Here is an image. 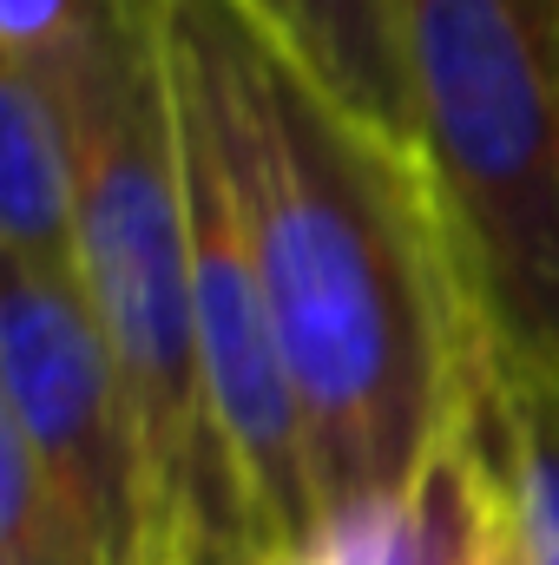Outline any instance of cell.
<instances>
[{
  "mask_svg": "<svg viewBox=\"0 0 559 565\" xmlns=\"http://www.w3.org/2000/svg\"><path fill=\"white\" fill-rule=\"evenodd\" d=\"M231 158L323 533L395 500L494 375L415 158L349 119L238 0H151Z\"/></svg>",
  "mask_w": 559,
  "mask_h": 565,
  "instance_id": "1",
  "label": "cell"
},
{
  "mask_svg": "<svg viewBox=\"0 0 559 565\" xmlns=\"http://www.w3.org/2000/svg\"><path fill=\"white\" fill-rule=\"evenodd\" d=\"M53 86L66 93L80 139L73 282L139 422L165 565L191 540H251L204 408L178 113L151 0H139V13Z\"/></svg>",
  "mask_w": 559,
  "mask_h": 565,
  "instance_id": "2",
  "label": "cell"
},
{
  "mask_svg": "<svg viewBox=\"0 0 559 565\" xmlns=\"http://www.w3.org/2000/svg\"><path fill=\"white\" fill-rule=\"evenodd\" d=\"M415 164L500 382H559V0H389Z\"/></svg>",
  "mask_w": 559,
  "mask_h": 565,
  "instance_id": "3",
  "label": "cell"
},
{
  "mask_svg": "<svg viewBox=\"0 0 559 565\" xmlns=\"http://www.w3.org/2000/svg\"><path fill=\"white\" fill-rule=\"evenodd\" d=\"M0 434L93 526L113 565H165L139 422L73 270L0 264Z\"/></svg>",
  "mask_w": 559,
  "mask_h": 565,
  "instance_id": "4",
  "label": "cell"
},
{
  "mask_svg": "<svg viewBox=\"0 0 559 565\" xmlns=\"http://www.w3.org/2000/svg\"><path fill=\"white\" fill-rule=\"evenodd\" d=\"M507 540L500 460H494V375L461 408L409 487L316 540L303 565H494Z\"/></svg>",
  "mask_w": 559,
  "mask_h": 565,
  "instance_id": "5",
  "label": "cell"
},
{
  "mask_svg": "<svg viewBox=\"0 0 559 565\" xmlns=\"http://www.w3.org/2000/svg\"><path fill=\"white\" fill-rule=\"evenodd\" d=\"M80 139L53 79L0 66V264L73 270Z\"/></svg>",
  "mask_w": 559,
  "mask_h": 565,
  "instance_id": "6",
  "label": "cell"
},
{
  "mask_svg": "<svg viewBox=\"0 0 559 565\" xmlns=\"http://www.w3.org/2000/svg\"><path fill=\"white\" fill-rule=\"evenodd\" d=\"M238 7L349 119H362L376 139H389L402 158H415L389 0H238Z\"/></svg>",
  "mask_w": 559,
  "mask_h": 565,
  "instance_id": "7",
  "label": "cell"
},
{
  "mask_svg": "<svg viewBox=\"0 0 559 565\" xmlns=\"http://www.w3.org/2000/svg\"><path fill=\"white\" fill-rule=\"evenodd\" d=\"M494 460L520 565H559V382L494 375Z\"/></svg>",
  "mask_w": 559,
  "mask_h": 565,
  "instance_id": "8",
  "label": "cell"
},
{
  "mask_svg": "<svg viewBox=\"0 0 559 565\" xmlns=\"http://www.w3.org/2000/svg\"><path fill=\"white\" fill-rule=\"evenodd\" d=\"M0 565H113L93 526L0 434Z\"/></svg>",
  "mask_w": 559,
  "mask_h": 565,
  "instance_id": "9",
  "label": "cell"
},
{
  "mask_svg": "<svg viewBox=\"0 0 559 565\" xmlns=\"http://www.w3.org/2000/svg\"><path fill=\"white\" fill-rule=\"evenodd\" d=\"M133 13H139V0H0V66L66 79Z\"/></svg>",
  "mask_w": 559,
  "mask_h": 565,
  "instance_id": "10",
  "label": "cell"
},
{
  "mask_svg": "<svg viewBox=\"0 0 559 565\" xmlns=\"http://www.w3.org/2000/svg\"><path fill=\"white\" fill-rule=\"evenodd\" d=\"M171 565H289V559H271L251 540H191V546L171 553Z\"/></svg>",
  "mask_w": 559,
  "mask_h": 565,
  "instance_id": "11",
  "label": "cell"
},
{
  "mask_svg": "<svg viewBox=\"0 0 559 565\" xmlns=\"http://www.w3.org/2000/svg\"><path fill=\"white\" fill-rule=\"evenodd\" d=\"M494 565H520V559H514V540H500V559H494Z\"/></svg>",
  "mask_w": 559,
  "mask_h": 565,
  "instance_id": "12",
  "label": "cell"
}]
</instances>
